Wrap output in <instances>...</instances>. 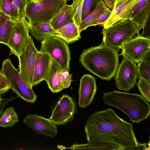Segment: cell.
<instances>
[{
    "label": "cell",
    "mask_w": 150,
    "mask_h": 150,
    "mask_svg": "<svg viewBox=\"0 0 150 150\" xmlns=\"http://www.w3.org/2000/svg\"><path fill=\"white\" fill-rule=\"evenodd\" d=\"M84 130L90 144L110 143L122 147L125 150H136L140 144L132 124L120 118L110 108L90 115Z\"/></svg>",
    "instance_id": "cell-1"
},
{
    "label": "cell",
    "mask_w": 150,
    "mask_h": 150,
    "mask_svg": "<svg viewBox=\"0 0 150 150\" xmlns=\"http://www.w3.org/2000/svg\"><path fill=\"white\" fill-rule=\"evenodd\" d=\"M119 56L118 52L102 43L84 49L79 61L86 70L102 80L109 81L115 76Z\"/></svg>",
    "instance_id": "cell-2"
},
{
    "label": "cell",
    "mask_w": 150,
    "mask_h": 150,
    "mask_svg": "<svg viewBox=\"0 0 150 150\" xmlns=\"http://www.w3.org/2000/svg\"><path fill=\"white\" fill-rule=\"evenodd\" d=\"M102 99L105 105L123 111L133 123H140L150 115L149 104L140 95L114 90L103 93Z\"/></svg>",
    "instance_id": "cell-3"
},
{
    "label": "cell",
    "mask_w": 150,
    "mask_h": 150,
    "mask_svg": "<svg viewBox=\"0 0 150 150\" xmlns=\"http://www.w3.org/2000/svg\"><path fill=\"white\" fill-rule=\"evenodd\" d=\"M67 0H39L28 1L25 17L29 26L42 23H50L59 12Z\"/></svg>",
    "instance_id": "cell-4"
},
{
    "label": "cell",
    "mask_w": 150,
    "mask_h": 150,
    "mask_svg": "<svg viewBox=\"0 0 150 150\" xmlns=\"http://www.w3.org/2000/svg\"><path fill=\"white\" fill-rule=\"evenodd\" d=\"M140 30L131 19L118 21L107 28H103L102 43L118 52L124 44L139 34Z\"/></svg>",
    "instance_id": "cell-5"
},
{
    "label": "cell",
    "mask_w": 150,
    "mask_h": 150,
    "mask_svg": "<svg viewBox=\"0 0 150 150\" xmlns=\"http://www.w3.org/2000/svg\"><path fill=\"white\" fill-rule=\"evenodd\" d=\"M0 70L8 79L10 89L17 94V96L30 103H33L36 101L37 96L33 92L32 88L20 74L9 58L3 62Z\"/></svg>",
    "instance_id": "cell-6"
},
{
    "label": "cell",
    "mask_w": 150,
    "mask_h": 150,
    "mask_svg": "<svg viewBox=\"0 0 150 150\" xmlns=\"http://www.w3.org/2000/svg\"><path fill=\"white\" fill-rule=\"evenodd\" d=\"M41 43L40 52L47 53L62 69L70 71V52L68 44L65 41L54 35L45 38Z\"/></svg>",
    "instance_id": "cell-7"
},
{
    "label": "cell",
    "mask_w": 150,
    "mask_h": 150,
    "mask_svg": "<svg viewBox=\"0 0 150 150\" xmlns=\"http://www.w3.org/2000/svg\"><path fill=\"white\" fill-rule=\"evenodd\" d=\"M30 32L26 17L14 21L7 45L10 50V54L18 57L23 52L31 37Z\"/></svg>",
    "instance_id": "cell-8"
},
{
    "label": "cell",
    "mask_w": 150,
    "mask_h": 150,
    "mask_svg": "<svg viewBox=\"0 0 150 150\" xmlns=\"http://www.w3.org/2000/svg\"><path fill=\"white\" fill-rule=\"evenodd\" d=\"M138 77L136 63L123 58L115 75V83L120 90L129 92L136 83Z\"/></svg>",
    "instance_id": "cell-9"
},
{
    "label": "cell",
    "mask_w": 150,
    "mask_h": 150,
    "mask_svg": "<svg viewBox=\"0 0 150 150\" xmlns=\"http://www.w3.org/2000/svg\"><path fill=\"white\" fill-rule=\"evenodd\" d=\"M120 54L136 63L142 60L150 52V39L138 35L124 44Z\"/></svg>",
    "instance_id": "cell-10"
},
{
    "label": "cell",
    "mask_w": 150,
    "mask_h": 150,
    "mask_svg": "<svg viewBox=\"0 0 150 150\" xmlns=\"http://www.w3.org/2000/svg\"><path fill=\"white\" fill-rule=\"evenodd\" d=\"M38 51L31 36L25 50L18 57L19 61V73L32 88L35 64Z\"/></svg>",
    "instance_id": "cell-11"
},
{
    "label": "cell",
    "mask_w": 150,
    "mask_h": 150,
    "mask_svg": "<svg viewBox=\"0 0 150 150\" xmlns=\"http://www.w3.org/2000/svg\"><path fill=\"white\" fill-rule=\"evenodd\" d=\"M76 109L74 99L64 94L53 109L49 119L56 126L65 125L73 120Z\"/></svg>",
    "instance_id": "cell-12"
},
{
    "label": "cell",
    "mask_w": 150,
    "mask_h": 150,
    "mask_svg": "<svg viewBox=\"0 0 150 150\" xmlns=\"http://www.w3.org/2000/svg\"><path fill=\"white\" fill-rule=\"evenodd\" d=\"M139 0H114L111 14L103 25V28H107L119 21L131 19L133 9Z\"/></svg>",
    "instance_id": "cell-13"
},
{
    "label": "cell",
    "mask_w": 150,
    "mask_h": 150,
    "mask_svg": "<svg viewBox=\"0 0 150 150\" xmlns=\"http://www.w3.org/2000/svg\"><path fill=\"white\" fill-rule=\"evenodd\" d=\"M23 122L38 134L53 138L57 133L56 125L49 119L36 114H29L24 119Z\"/></svg>",
    "instance_id": "cell-14"
},
{
    "label": "cell",
    "mask_w": 150,
    "mask_h": 150,
    "mask_svg": "<svg viewBox=\"0 0 150 150\" xmlns=\"http://www.w3.org/2000/svg\"><path fill=\"white\" fill-rule=\"evenodd\" d=\"M97 89L95 77L88 74L81 77L78 91V104L80 108H86L92 103Z\"/></svg>",
    "instance_id": "cell-15"
},
{
    "label": "cell",
    "mask_w": 150,
    "mask_h": 150,
    "mask_svg": "<svg viewBox=\"0 0 150 150\" xmlns=\"http://www.w3.org/2000/svg\"><path fill=\"white\" fill-rule=\"evenodd\" d=\"M79 0H73L71 5L66 4L51 21L50 24L57 31L65 25L73 21Z\"/></svg>",
    "instance_id": "cell-16"
},
{
    "label": "cell",
    "mask_w": 150,
    "mask_h": 150,
    "mask_svg": "<svg viewBox=\"0 0 150 150\" xmlns=\"http://www.w3.org/2000/svg\"><path fill=\"white\" fill-rule=\"evenodd\" d=\"M51 58L46 53L39 51L35 64L33 78V86L45 80L50 69Z\"/></svg>",
    "instance_id": "cell-17"
},
{
    "label": "cell",
    "mask_w": 150,
    "mask_h": 150,
    "mask_svg": "<svg viewBox=\"0 0 150 150\" xmlns=\"http://www.w3.org/2000/svg\"><path fill=\"white\" fill-rule=\"evenodd\" d=\"M150 0H139L133 9L131 20L140 30L150 20Z\"/></svg>",
    "instance_id": "cell-18"
},
{
    "label": "cell",
    "mask_w": 150,
    "mask_h": 150,
    "mask_svg": "<svg viewBox=\"0 0 150 150\" xmlns=\"http://www.w3.org/2000/svg\"><path fill=\"white\" fill-rule=\"evenodd\" d=\"M62 69L57 63L51 58L50 69L45 81L52 93L58 92L64 89L61 84L60 77Z\"/></svg>",
    "instance_id": "cell-19"
},
{
    "label": "cell",
    "mask_w": 150,
    "mask_h": 150,
    "mask_svg": "<svg viewBox=\"0 0 150 150\" xmlns=\"http://www.w3.org/2000/svg\"><path fill=\"white\" fill-rule=\"evenodd\" d=\"M109 8L103 0H101L97 4L93 11L87 16L81 23L78 27L81 33L91 25L102 14L107 11Z\"/></svg>",
    "instance_id": "cell-20"
},
{
    "label": "cell",
    "mask_w": 150,
    "mask_h": 150,
    "mask_svg": "<svg viewBox=\"0 0 150 150\" xmlns=\"http://www.w3.org/2000/svg\"><path fill=\"white\" fill-rule=\"evenodd\" d=\"M29 27L32 36L41 42L47 38L58 34L50 23H42L35 26Z\"/></svg>",
    "instance_id": "cell-21"
},
{
    "label": "cell",
    "mask_w": 150,
    "mask_h": 150,
    "mask_svg": "<svg viewBox=\"0 0 150 150\" xmlns=\"http://www.w3.org/2000/svg\"><path fill=\"white\" fill-rule=\"evenodd\" d=\"M14 21L0 13V43L7 45Z\"/></svg>",
    "instance_id": "cell-22"
},
{
    "label": "cell",
    "mask_w": 150,
    "mask_h": 150,
    "mask_svg": "<svg viewBox=\"0 0 150 150\" xmlns=\"http://www.w3.org/2000/svg\"><path fill=\"white\" fill-rule=\"evenodd\" d=\"M72 149L125 150L124 148L115 144L103 142L90 144H75L68 148Z\"/></svg>",
    "instance_id": "cell-23"
},
{
    "label": "cell",
    "mask_w": 150,
    "mask_h": 150,
    "mask_svg": "<svg viewBox=\"0 0 150 150\" xmlns=\"http://www.w3.org/2000/svg\"><path fill=\"white\" fill-rule=\"evenodd\" d=\"M17 114L13 107H8L0 117V127H10L18 122Z\"/></svg>",
    "instance_id": "cell-24"
},
{
    "label": "cell",
    "mask_w": 150,
    "mask_h": 150,
    "mask_svg": "<svg viewBox=\"0 0 150 150\" xmlns=\"http://www.w3.org/2000/svg\"><path fill=\"white\" fill-rule=\"evenodd\" d=\"M137 63L138 77L150 84V52L142 60Z\"/></svg>",
    "instance_id": "cell-25"
},
{
    "label": "cell",
    "mask_w": 150,
    "mask_h": 150,
    "mask_svg": "<svg viewBox=\"0 0 150 150\" xmlns=\"http://www.w3.org/2000/svg\"><path fill=\"white\" fill-rule=\"evenodd\" d=\"M0 13L13 21L19 19L18 12L11 0H0Z\"/></svg>",
    "instance_id": "cell-26"
},
{
    "label": "cell",
    "mask_w": 150,
    "mask_h": 150,
    "mask_svg": "<svg viewBox=\"0 0 150 150\" xmlns=\"http://www.w3.org/2000/svg\"><path fill=\"white\" fill-rule=\"evenodd\" d=\"M80 33L78 27L75 25L64 31L58 33L57 35L64 39L69 44L79 40L81 38Z\"/></svg>",
    "instance_id": "cell-27"
},
{
    "label": "cell",
    "mask_w": 150,
    "mask_h": 150,
    "mask_svg": "<svg viewBox=\"0 0 150 150\" xmlns=\"http://www.w3.org/2000/svg\"><path fill=\"white\" fill-rule=\"evenodd\" d=\"M101 0H84L81 16L82 21L95 9Z\"/></svg>",
    "instance_id": "cell-28"
},
{
    "label": "cell",
    "mask_w": 150,
    "mask_h": 150,
    "mask_svg": "<svg viewBox=\"0 0 150 150\" xmlns=\"http://www.w3.org/2000/svg\"><path fill=\"white\" fill-rule=\"evenodd\" d=\"M137 86L142 96L149 102H150V84L139 78Z\"/></svg>",
    "instance_id": "cell-29"
},
{
    "label": "cell",
    "mask_w": 150,
    "mask_h": 150,
    "mask_svg": "<svg viewBox=\"0 0 150 150\" xmlns=\"http://www.w3.org/2000/svg\"><path fill=\"white\" fill-rule=\"evenodd\" d=\"M13 6L17 11L19 19L25 17V9L28 0H11Z\"/></svg>",
    "instance_id": "cell-30"
},
{
    "label": "cell",
    "mask_w": 150,
    "mask_h": 150,
    "mask_svg": "<svg viewBox=\"0 0 150 150\" xmlns=\"http://www.w3.org/2000/svg\"><path fill=\"white\" fill-rule=\"evenodd\" d=\"M60 80L64 88L69 87L71 82V74L67 70L62 69L60 71Z\"/></svg>",
    "instance_id": "cell-31"
},
{
    "label": "cell",
    "mask_w": 150,
    "mask_h": 150,
    "mask_svg": "<svg viewBox=\"0 0 150 150\" xmlns=\"http://www.w3.org/2000/svg\"><path fill=\"white\" fill-rule=\"evenodd\" d=\"M10 89V85L6 77L0 70V96Z\"/></svg>",
    "instance_id": "cell-32"
},
{
    "label": "cell",
    "mask_w": 150,
    "mask_h": 150,
    "mask_svg": "<svg viewBox=\"0 0 150 150\" xmlns=\"http://www.w3.org/2000/svg\"><path fill=\"white\" fill-rule=\"evenodd\" d=\"M84 0H79L76 12L74 17L73 21L78 27L82 22L81 16Z\"/></svg>",
    "instance_id": "cell-33"
},
{
    "label": "cell",
    "mask_w": 150,
    "mask_h": 150,
    "mask_svg": "<svg viewBox=\"0 0 150 150\" xmlns=\"http://www.w3.org/2000/svg\"><path fill=\"white\" fill-rule=\"evenodd\" d=\"M111 13V10L109 8L105 13L102 14L91 25L96 26L98 25L103 24L106 21L110 16Z\"/></svg>",
    "instance_id": "cell-34"
},
{
    "label": "cell",
    "mask_w": 150,
    "mask_h": 150,
    "mask_svg": "<svg viewBox=\"0 0 150 150\" xmlns=\"http://www.w3.org/2000/svg\"><path fill=\"white\" fill-rule=\"evenodd\" d=\"M17 97V96H13L9 98H1L0 101V117L4 108L6 105L9 102L15 99Z\"/></svg>",
    "instance_id": "cell-35"
},
{
    "label": "cell",
    "mask_w": 150,
    "mask_h": 150,
    "mask_svg": "<svg viewBox=\"0 0 150 150\" xmlns=\"http://www.w3.org/2000/svg\"><path fill=\"white\" fill-rule=\"evenodd\" d=\"M142 29L143 31L141 35L150 39V20L146 23Z\"/></svg>",
    "instance_id": "cell-36"
},
{
    "label": "cell",
    "mask_w": 150,
    "mask_h": 150,
    "mask_svg": "<svg viewBox=\"0 0 150 150\" xmlns=\"http://www.w3.org/2000/svg\"><path fill=\"white\" fill-rule=\"evenodd\" d=\"M75 25H76L75 24L74 22L73 21L65 25L61 28L57 30L56 31L58 33H59L64 31Z\"/></svg>",
    "instance_id": "cell-37"
},
{
    "label": "cell",
    "mask_w": 150,
    "mask_h": 150,
    "mask_svg": "<svg viewBox=\"0 0 150 150\" xmlns=\"http://www.w3.org/2000/svg\"><path fill=\"white\" fill-rule=\"evenodd\" d=\"M105 4L110 9L112 10L114 3L113 0H103Z\"/></svg>",
    "instance_id": "cell-38"
},
{
    "label": "cell",
    "mask_w": 150,
    "mask_h": 150,
    "mask_svg": "<svg viewBox=\"0 0 150 150\" xmlns=\"http://www.w3.org/2000/svg\"><path fill=\"white\" fill-rule=\"evenodd\" d=\"M28 1H37L39 0H28Z\"/></svg>",
    "instance_id": "cell-39"
},
{
    "label": "cell",
    "mask_w": 150,
    "mask_h": 150,
    "mask_svg": "<svg viewBox=\"0 0 150 150\" xmlns=\"http://www.w3.org/2000/svg\"><path fill=\"white\" fill-rule=\"evenodd\" d=\"M1 98H1V96H0V101L1 100Z\"/></svg>",
    "instance_id": "cell-40"
},
{
    "label": "cell",
    "mask_w": 150,
    "mask_h": 150,
    "mask_svg": "<svg viewBox=\"0 0 150 150\" xmlns=\"http://www.w3.org/2000/svg\"><path fill=\"white\" fill-rule=\"evenodd\" d=\"M69 0V1H70V0Z\"/></svg>",
    "instance_id": "cell-41"
},
{
    "label": "cell",
    "mask_w": 150,
    "mask_h": 150,
    "mask_svg": "<svg viewBox=\"0 0 150 150\" xmlns=\"http://www.w3.org/2000/svg\"><path fill=\"white\" fill-rule=\"evenodd\" d=\"M114 1V0H113Z\"/></svg>",
    "instance_id": "cell-42"
}]
</instances>
